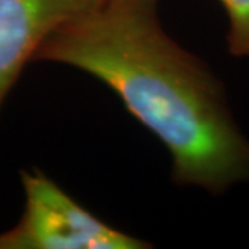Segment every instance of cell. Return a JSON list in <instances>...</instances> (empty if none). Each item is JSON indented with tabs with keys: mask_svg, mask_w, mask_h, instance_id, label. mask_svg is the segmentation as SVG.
I'll return each mask as SVG.
<instances>
[{
	"mask_svg": "<svg viewBox=\"0 0 249 249\" xmlns=\"http://www.w3.org/2000/svg\"><path fill=\"white\" fill-rule=\"evenodd\" d=\"M155 1L103 0L50 36L34 60L106 83L168 148L178 184L222 193L249 178V140L217 79L162 29Z\"/></svg>",
	"mask_w": 249,
	"mask_h": 249,
	"instance_id": "obj_1",
	"label": "cell"
},
{
	"mask_svg": "<svg viewBox=\"0 0 249 249\" xmlns=\"http://www.w3.org/2000/svg\"><path fill=\"white\" fill-rule=\"evenodd\" d=\"M229 17V50L235 57L249 55V0H219Z\"/></svg>",
	"mask_w": 249,
	"mask_h": 249,
	"instance_id": "obj_4",
	"label": "cell"
},
{
	"mask_svg": "<svg viewBox=\"0 0 249 249\" xmlns=\"http://www.w3.org/2000/svg\"><path fill=\"white\" fill-rule=\"evenodd\" d=\"M25 212L0 249H144L148 242L100 220L39 170L22 172Z\"/></svg>",
	"mask_w": 249,
	"mask_h": 249,
	"instance_id": "obj_2",
	"label": "cell"
},
{
	"mask_svg": "<svg viewBox=\"0 0 249 249\" xmlns=\"http://www.w3.org/2000/svg\"><path fill=\"white\" fill-rule=\"evenodd\" d=\"M103 0H0V107L50 36Z\"/></svg>",
	"mask_w": 249,
	"mask_h": 249,
	"instance_id": "obj_3",
	"label": "cell"
}]
</instances>
